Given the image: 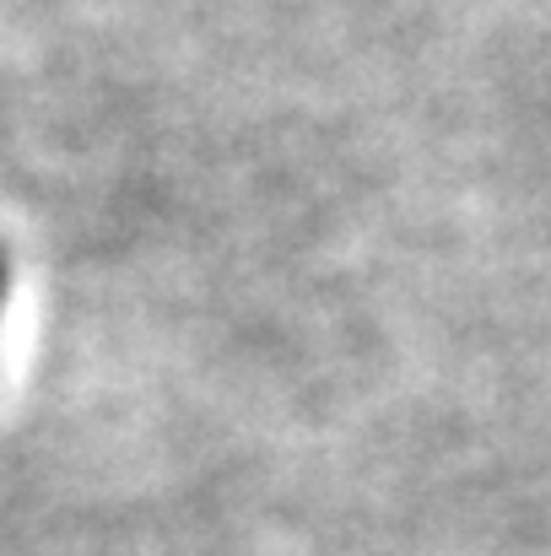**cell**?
<instances>
[{"label":"cell","mask_w":551,"mask_h":556,"mask_svg":"<svg viewBox=\"0 0 551 556\" xmlns=\"http://www.w3.org/2000/svg\"><path fill=\"white\" fill-rule=\"evenodd\" d=\"M5 281H11V270H5V249H0V303H5Z\"/></svg>","instance_id":"cell-1"}]
</instances>
